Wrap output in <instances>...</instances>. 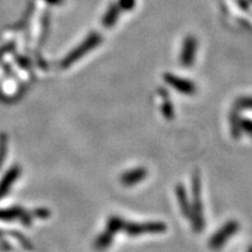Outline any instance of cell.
Returning a JSON list of instances; mask_svg holds the SVG:
<instances>
[{"mask_svg": "<svg viewBox=\"0 0 252 252\" xmlns=\"http://www.w3.org/2000/svg\"><path fill=\"white\" fill-rule=\"evenodd\" d=\"M250 252H252V251H250Z\"/></svg>", "mask_w": 252, "mask_h": 252, "instance_id": "7", "label": "cell"}, {"mask_svg": "<svg viewBox=\"0 0 252 252\" xmlns=\"http://www.w3.org/2000/svg\"><path fill=\"white\" fill-rule=\"evenodd\" d=\"M146 174H147V172L145 171L144 168L134 169V171H130V172L125 173V174L123 175L122 182L126 186L135 185V184H138L139 181L144 180Z\"/></svg>", "mask_w": 252, "mask_h": 252, "instance_id": "3", "label": "cell"}, {"mask_svg": "<svg viewBox=\"0 0 252 252\" xmlns=\"http://www.w3.org/2000/svg\"><path fill=\"white\" fill-rule=\"evenodd\" d=\"M238 229V224L236 222H230L226 224L224 228H222L220 230L217 234L214 236L212 238V241H210V247L212 248H220V245H222L224 242L228 239L230 236L232 234H235L236 230Z\"/></svg>", "mask_w": 252, "mask_h": 252, "instance_id": "2", "label": "cell"}, {"mask_svg": "<svg viewBox=\"0 0 252 252\" xmlns=\"http://www.w3.org/2000/svg\"><path fill=\"white\" fill-rule=\"evenodd\" d=\"M178 195H179V200H180V203H181L182 212L186 214V216H189V214H190V209H189L188 206H186V204H187V202H186V195H185L184 188H182L181 186H179Z\"/></svg>", "mask_w": 252, "mask_h": 252, "instance_id": "5", "label": "cell"}, {"mask_svg": "<svg viewBox=\"0 0 252 252\" xmlns=\"http://www.w3.org/2000/svg\"><path fill=\"white\" fill-rule=\"evenodd\" d=\"M242 125H243V127L245 128V130H247V132H249V133L252 134V122L247 121V122H244Z\"/></svg>", "mask_w": 252, "mask_h": 252, "instance_id": "6", "label": "cell"}, {"mask_svg": "<svg viewBox=\"0 0 252 252\" xmlns=\"http://www.w3.org/2000/svg\"><path fill=\"white\" fill-rule=\"evenodd\" d=\"M17 175H18V169L17 168H13L11 172L7 173V175L5 176L4 180H2L1 184H0V196H1L2 194H5L6 191H7L8 187L12 185V182L15 180Z\"/></svg>", "mask_w": 252, "mask_h": 252, "instance_id": "4", "label": "cell"}, {"mask_svg": "<svg viewBox=\"0 0 252 252\" xmlns=\"http://www.w3.org/2000/svg\"><path fill=\"white\" fill-rule=\"evenodd\" d=\"M166 230V226L162 223H146V224H130L126 228L128 235L137 236L147 234V232H160Z\"/></svg>", "mask_w": 252, "mask_h": 252, "instance_id": "1", "label": "cell"}]
</instances>
